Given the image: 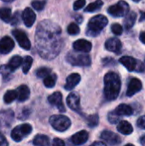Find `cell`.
Here are the masks:
<instances>
[{
    "label": "cell",
    "mask_w": 145,
    "mask_h": 146,
    "mask_svg": "<svg viewBox=\"0 0 145 146\" xmlns=\"http://www.w3.org/2000/svg\"><path fill=\"white\" fill-rule=\"evenodd\" d=\"M61 27L51 21H41L36 30L35 42L38 54L44 59L55 58L62 46Z\"/></svg>",
    "instance_id": "1"
},
{
    "label": "cell",
    "mask_w": 145,
    "mask_h": 146,
    "mask_svg": "<svg viewBox=\"0 0 145 146\" xmlns=\"http://www.w3.org/2000/svg\"><path fill=\"white\" fill-rule=\"evenodd\" d=\"M121 82L119 75L109 72L104 76V96L108 101L115 100L121 92Z\"/></svg>",
    "instance_id": "2"
},
{
    "label": "cell",
    "mask_w": 145,
    "mask_h": 146,
    "mask_svg": "<svg viewBox=\"0 0 145 146\" xmlns=\"http://www.w3.org/2000/svg\"><path fill=\"white\" fill-rule=\"evenodd\" d=\"M109 21L106 16L103 15H97L94 17H92L88 23L87 27V35L96 37L97 36L101 31L107 26Z\"/></svg>",
    "instance_id": "3"
},
{
    "label": "cell",
    "mask_w": 145,
    "mask_h": 146,
    "mask_svg": "<svg viewBox=\"0 0 145 146\" xmlns=\"http://www.w3.org/2000/svg\"><path fill=\"white\" fill-rule=\"evenodd\" d=\"M50 124L52 127L58 132H64L71 126V121L68 117L63 115H55L50 116Z\"/></svg>",
    "instance_id": "4"
},
{
    "label": "cell",
    "mask_w": 145,
    "mask_h": 146,
    "mask_svg": "<svg viewBox=\"0 0 145 146\" xmlns=\"http://www.w3.org/2000/svg\"><path fill=\"white\" fill-rule=\"evenodd\" d=\"M120 62L130 72L143 73L145 71V65L140 61L132 56H123L120 59Z\"/></svg>",
    "instance_id": "5"
},
{
    "label": "cell",
    "mask_w": 145,
    "mask_h": 146,
    "mask_svg": "<svg viewBox=\"0 0 145 146\" xmlns=\"http://www.w3.org/2000/svg\"><path fill=\"white\" fill-rule=\"evenodd\" d=\"M67 61L73 65V66H80V67H85L90 66L91 60V57L86 54H79V53H68L66 56Z\"/></svg>",
    "instance_id": "6"
},
{
    "label": "cell",
    "mask_w": 145,
    "mask_h": 146,
    "mask_svg": "<svg viewBox=\"0 0 145 146\" xmlns=\"http://www.w3.org/2000/svg\"><path fill=\"white\" fill-rule=\"evenodd\" d=\"M32 131V127L29 124H22L15 127L11 132V138L15 142H21L27 137Z\"/></svg>",
    "instance_id": "7"
},
{
    "label": "cell",
    "mask_w": 145,
    "mask_h": 146,
    "mask_svg": "<svg viewBox=\"0 0 145 146\" xmlns=\"http://www.w3.org/2000/svg\"><path fill=\"white\" fill-rule=\"evenodd\" d=\"M129 5L126 1H119L116 4L112 5L109 8L108 12L113 17H122L129 12Z\"/></svg>",
    "instance_id": "8"
},
{
    "label": "cell",
    "mask_w": 145,
    "mask_h": 146,
    "mask_svg": "<svg viewBox=\"0 0 145 146\" xmlns=\"http://www.w3.org/2000/svg\"><path fill=\"white\" fill-rule=\"evenodd\" d=\"M12 34L14 35L15 38L16 39L19 45L21 48H23L24 50H28L31 48L30 40L27 37V35L23 31L19 30V29H15L12 32Z\"/></svg>",
    "instance_id": "9"
},
{
    "label": "cell",
    "mask_w": 145,
    "mask_h": 146,
    "mask_svg": "<svg viewBox=\"0 0 145 146\" xmlns=\"http://www.w3.org/2000/svg\"><path fill=\"white\" fill-rule=\"evenodd\" d=\"M48 101L49 103L56 107L58 109V110L60 112H65V107L63 105V102H62V95L61 92H56L54 93H52L50 96H49L48 98Z\"/></svg>",
    "instance_id": "10"
},
{
    "label": "cell",
    "mask_w": 145,
    "mask_h": 146,
    "mask_svg": "<svg viewBox=\"0 0 145 146\" xmlns=\"http://www.w3.org/2000/svg\"><path fill=\"white\" fill-rule=\"evenodd\" d=\"M67 104L68 107L78 113L80 112V98L77 92H71L67 98Z\"/></svg>",
    "instance_id": "11"
},
{
    "label": "cell",
    "mask_w": 145,
    "mask_h": 146,
    "mask_svg": "<svg viewBox=\"0 0 145 146\" xmlns=\"http://www.w3.org/2000/svg\"><path fill=\"white\" fill-rule=\"evenodd\" d=\"M101 139L104 140L107 144L111 145H115L121 143V137L111 131H103L101 134Z\"/></svg>",
    "instance_id": "12"
},
{
    "label": "cell",
    "mask_w": 145,
    "mask_h": 146,
    "mask_svg": "<svg viewBox=\"0 0 145 146\" xmlns=\"http://www.w3.org/2000/svg\"><path fill=\"white\" fill-rule=\"evenodd\" d=\"M105 48L111 52H114L115 54H120L121 51L122 44L120 39H118L117 38H111L106 41Z\"/></svg>",
    "instance_id": "13"
},
{
    "label": "cell",
    "mask_w": 145,
    "mask_h": 146,
    "mask_svg": "<svg viewBox=\"0 0 145 146\" xmlns=\"http://www.w3.org/2000/svg\"><path fill=\"white\" fill-rule=\"evenodd\" d=\"M142 87H143L142 82L137 78H132L129 81L128 88L126 91V95L128 97H132V96L135 95L136 93H138V92H140Z\"/></svg>",
    "instance_id": "14"
},
{
    "label": "cell",
    "mask_w": 145,
    "mask_h": 146,
    "mask_svg": "<svg viewBox=\"0 0 145 146\" xmlns=\"http://www.w3.org/2000/svg\"><path fill=\"white\" fill-rule=\"evenodd\" d=\"M15 47L14 40L8 36L3 37L0 40V53L1 54H8Z\"/></svg>",
    "instance_id": "15"
},
{
    "label": "cell",
    "mask_w": 145,
    "mask_h": 146,
    "mask_svg": "<svg viewBox=\"0 0 145 146\" xmlns=\"http://www.w3.org/2000/svg\"><path fill=\"white\" fill-rule=\"evenodd\" d=\"M35 20H36V15L34 11L30 8H26L22 12V21L24 24L27 27H30L34 24Z\"/></svg>",
    "instance_id": "16"
},
{
    "label": "cell",
    "mask_w": 145,
    "mask_h": 146,
    "mask_svg": "<svg viewBox=\"0 0 145 146\" xmlns=\"http://www.w3.org/2000/svg\"><path fill=\"white\" fill-rule=\"evenodd\" d=\"M73 47L74 49V50L78 51V52H90V50H91V43L85 40V39H79L76 40L73 44Z\"/></svg>",
    "instance_id": "17"
},
{
    "label": "cell",
    "mask_w": 145,
    "mask_h": 146,
    "mask_svg": "<svg viewBox=\"0 0 145 146\" xmlns=\"http://www.w3.org/2000/svg\"><path fill=\"white\" fill-rule=\"evenodd\" d=\"M81 78L80 75L79 74H70L68 78H67V81H66V85H65V89L68 91H71L73 90L80 81Z\"/></svg>",
    "instance_id": "18"
},
{
    "label": "cell",
    "mask_w": 145,
    "mask_h": 146,
    "mask_svg": "<svg viewBox=\"0 0 145 146\" xmlns=\"http://www.w3.org/2000/svg\"><path fill=\"white\" fill-rule=\"evenodd\" d=\"M89 138V134L86 131H80L77 133H75L74 135H73L71 140L72 143L75 145H80L85 144Z\"/></svg>",
    "instance_id": "19"
},
{
    "label": "cell",
    "mask_w": 145,
    "mask_h": 146,
    "mask_svg": "<svg viewBox=\"0 0 145 146\" xmlns=\"http://www.w3.org/2000/svg\"><path fill=\"white\" fill-rule=\"evenodd\" d=\"M13 118L14 113L10 110L0 112V125L9 127V125L13 121Z\"/></svg>",
    "instance_id": "20"
},
{
    "label": "cell",
    "mask_w": 145,
    "mask_h": 146,
    "mask_svg": "<svg viewBox=\"0 0 145 146\" xmlns=\"http://www.w3.org/2000/svg\"><path fill=\"white\" fill-rule=\"evenodd\" d=\"M16 92H17V99L19 102H24L29 98L30 90H29L28 86H26V85L20 86L17 88Z\"/></svg>",
    "instance_id": "21"
},
{
    "label": "cell",
    "mask_w": 145,
    "mask_h": 146,
    "mask_svg": "<svg viewBox=\"0 0 145 146\" xmlns=\"http://www.w3.org/2000/svg\"><path fill=\"white\" fill-rule=\"evenodd\" d=\"M115 112L120 116H129L133 114V110L130 105L122 104L115 109Z\"/></svg>",
    "instance_id": "22"
},
{
    "label": "cell",
    "mask_w": 145,
    "mask_h": 146,
    "mask_svg": "<svg viewBox=\"0 0 145 146\" xmlns=\"http://www.w3.org/2000/svg\"><path fill=\"white\" fill-rule=\"evenodd\" d=\"M117 130L119 133H121L124 135H130L133 132V127L131 125V123H129L128 121H122L118 124Z\"/></svg>",
    "instance_id": "23"
},
{
    "label": "cell",
    "mask_w": 145,
    "mask_h": 146,
    "mask_svg": "<svg viewBox=\"0 0 145 146\" xmlns=\"http://www.w3.org/2000/svg\"><path fill=\"white\" fill-rule=\"evenodd\" d=\"M22 62H23V59L20 56H15L9 60V64L7 65V68L10 72H14L22 64Z\"/></svg>",
    "instance_id": "24"
},
{
    "label": "cell",
    "mask_w": 145,
    "mask_h": 146,
    "mask_svg": "<svg viewBox=\"0 0 145 146\" xmlns=\"http://www.w3.org/2000/svg\"><path fill=\"white\" fill-rule=\"evenodd\" d=\"M125 16L126 17L124 19V26L126 29H131L135 24L137 19V14L135 12H130L127 13Z\"/></svg>",
    "instance_id": "25"
},
{
    "label": "cell",
    "mask_w": 145,
    "mask_h": 146,
    "mask_svg": "<svg viewBox=\"0 0 145 146\" xmlns=\"http://www.w3.org/2000/svg\"><path fill=\"white\" fill-rule=\"evenodd\" d=\"M33 145L37 146H47L50 145V139L43 134H38L33 139Z\"/></svg>",
    "instance_id": "26"
},
{
    "label": "cell",
    "mask_w": 145,
    "mask_h": 146,
    "mask_svg": "<svg viewBox=\"0 0 145 146\" xmlns=\"http://www.w3.org/2000/svg\"><path fill=\"white\" fill-rule=\"evenodd\" d=\"M56 75L55 74H50L46 77L44 78V85L47 88H52L56 85Z\"/></svg>",
    "instance_id": "27"
},
{
    "label": "cell",
    "mask_w": 145,
    "mask_h": 146,
    "mask_svg": "<svg viewBox=\"0 0 145 146\" xmlns=\"http://www.w3.org/2000/svg\"><path fill=\"white\" fill-rule=\"evenodd\" d=\"M15 99H17V92L14 90L7 91L3 96V101L5 104H11Z\"/></svg>",
    "instance_id": "28"
},
{
    "label": "cell",
    "mask_w": 145,
    "mask_h": 146,
    "mask_svg": "<svg viewBox=\"0 0 145 146\" xmlns=\"http://www.w3.org/2000/svg\"><path fill=\"white\" fill-rule=\"evenodd\" d=\"M11 9L9 8H1L0 9V19L5 22H10L11 20Z\"/></svg>",
    "instance_id": "29"
},
{
    "label": "cell",
    "mask_w": 145,
    "mask_h": 146,
    "mask_svg": "<svg viewBox=\"0 0 145 146\" xmlns=\"http://www.w3.org/2000/svg\"><path fill=\"white\" fill-rule=\"evenodd\" d=\"M103 3L102 0H97L91 3H90L85 9V12H95L98 9H100L103 6Z\"/></svg>",
    "instance_id": "30"
},
{
    "label": "cell",
    "mask_w": 145,
    "mask_h": 146,
    "mask_svg": "<svg viewBox=\"0 0 145 146\" xmlns=\"http://www.w3.org/2000/svg\"><path fill=\"white\" fill-rule=\"evenodd\" d=\"M22 71L24 74H27L32 64V58L31 56H26L22 62Z\"/></svg>",
    "instance_id": "31"
},
{
    "label": "cell",
    "mask_w": 145,
    "mask_h": 146,
    "mask_svg": "<svg viewBox=\"0 0 145 146\" xmlns=\"http://www.w3.org/2000/svg\"><path fill=\"white\" fill-rule=\"evenodd\" d=\"M98 121H99V118H98V115H97V114L90 115L87 118V124L91 127H97L98 125Z\"/></svg>",
    "instance_id": "32"
},
{
    "label": "cell",
    "mask_w": 145,
    "mask_h": 146,
    "mask_svg": "<svg viewBox=\"0 0 145 146\" xmlns=\"http://www.w3.org/2000/svg\"><path fill=\"white\" fill-rule=\"evenodd\" d=\"M45 4H46V0H35V1H32V8L38 11L42 10L44 8Z\"/></svg>",
    "instance_id": "33"
},
{
    "label": "cell",
    "mask_w": 145,
    "mask_h": 146,
    "mask_svg": "<svg viewBox=\"0 0 145 146\" xmlns=\"http://www.w3.org/2000/svg\"><path fill=\"white\" fill-rule=\"evenodd\" d=\"M50 74V68H38V70H37V72H36V75H37V77L38 78H40V79H42V78H44V77H46L48 74Z\"/></svg>",
    "instance_id": "34"
},
{
    "label": "cell",
    "mask_w": 145,
    "mask_h": 146,
    "mask_svg": "<svg viewBox=\"0 0 145 146\" xmlns=\"http://www.w3.org/2000/svg\"><path fill=\"white\" fill-rule=\"evenodd\" d=\"M68 33L71 35H76L79 33V27L76 23H71L68 27Z\"/></svg>",
    "instance_id": "35"
},
{
    "label": "cell",
    "mask_w": 145,
    "mask_h": 146,
    "mask_svg": "<svg viewBox=\"0 0 145 146\" xmlns=\"http://www.w3.org/2000/svg\"><path fill=\"white\" fill-rule=\"evenodd\" d=\"M109 121L112 124H115L120 121V115H118L115 111H112L108 115Z\"/></svg>",
    "instance_id": "36"
},
{
    "label": "cell",
    "mask_w": 145,
    "mask_h": 146,
    "mask_svg": "<svg viewBox=\"0 0 145 146\" xmlns=\"http://www.w3.org/2000/svg\"><path fill=\"white\" fill-rule=\"evenodd\" d=\"M111 30L113 32V33H115V35H121L123 33V28L122 27L118 24V23H115L111 26Z\"/></svg>",
    "instance_id": "37"
},
{
    "label": "cell",
    "mask_w": 145,
    "mask_h": 146,
    "mask_svg": "<svg viewBox=\"0 0 145 146\" xmlns=\"http://www.w3.org/2000/svg\"><path fill=\"white\" fill-rule=\"evenodd\" d=\"M85 5V0H76L73 3V9L79 10Z\"/></svg>",
    "instance_id": "38"
},
{
    "label": "cell",
    "mask_w": 145,
    "mask_h": 146,
    "mask_svg": "<svg viewBox=\"0 0 145 146\" xmlns=\"http://www.w3.org/2000/svg\"><path fill=\"white\" fill-rule=\"evenodd\" d=\"M137 124H138V127L141 129H144L145 130V115L144 116H141L138 121H137Z\"/></svg>",
    "instance_id": "39"
},
{
    "label": "cell",
    "mask_w": 145,
    "mask_h": 146,
    "mask_svg": "<svg viewBox=\"0 0 145 146\" xmlns=\"http://www.w3.org/2000/svg\"><path fill=\"white\" fill-rule=\"evenodd\" d=\"M52 145L55 146H63L65 145V143L62 140V139H55L52 142Z\"/></svg>",
    "instance_id": "40"
},
{
    "label": "cell",
    "mask_w": 145,
    "mask_h": 146,
    "mask_svg": "<svg viewBox=\"0 0 145 146\" xmlns=\"http://www.w3.org/2000/svg\"><path fill=\"white\" fill-rule=\"evenodd\" d=\"M8 145V142L5 139V137L0 133V146H6Z\"/></svg>",
    "instance_id": "41"
},
{
    "label": "cell",
    "mask_w": 145,
    "mask_h": 146,
    "mask_svg": "<svg viewBox=\"0 0 145 146\" xmlns=\"http://www.w3.org/2000/svg\"><path fill=\"white\" fill-rule=\"evenodd\" d=\"M140 22L145 21V11H141L140 12V19H139Z\"/></svg>",
    "instance_id": "42"
},
{
    "label": "cell",
    "mask_w": 145,
    "mask_h": 146,
    "mask_svg": "<svg viewBox=\"0 0 145 146\" xmlns=\"http://www.w3.org/2000/svg\"><path fill=\"white\" fill-rule=\"evenodd\" d=\"M139 38H140L141 42H142V43H144V44H145V32H142V33H140V37H139Z\"/></svg>",
    "instance_id": "43"
},
{
    "label": "cell",
    "mask_w": 145,
    "mask_h": 146,
    "mask_svg": "<svg viewBox=\"0 0 145 146\" xmlns=\"http://www.w3.org/2000/svg\"><path fill=\"white\" fill-rule=\"evenodd\" d=\"M92 145H101V146H104L105 145V143H103V142H95L92 144Z\"/></svg>",
    "instance_id": "44"
},
{
    "label": "cell",
    "mask_w": 145,
    "mask_h": 146,
    "mask_svg": "<svg viewBox=\"0 0 145 146\" xmlns=\"http://www.w3.org/2000/svg\"><path fill=\"white\" fill-rule=\"evenodd\" d=\"M140 143H141L143 145H145V135H144V136L140 139Z\"/></svg>",
    "instance_id": "45"
},
{
    "label": "cell",
    "mask_w": 145,
    "mask_h": 146,
    "mask_svg": "<svg viewBox=\"0 0 145 146\" xmlns=\"http://www.w3.org/2000/svg\"><path fill=\"white\" fill-rule=\"evenodd\" d=\"M132 1H134V2H137V3H138V2H139V1H141V0H132Z\"/></svg>",
    "instance_id": "46"
},
{
    "label": "cell",
    "mask_w": 145,
    "mask_h": 146,
    "mask_svg": "<svg viewBox=\"0 0 145 146\" xmlns=\"http://www.w3.org/2000/svg\"><path fill=\"white\" fill-rule=\"evenodd\" d=\"M3 1H6V2H10V1H13V0H3Z\"/></svg>",
    "instance_id": "47"
}]
</instances>
